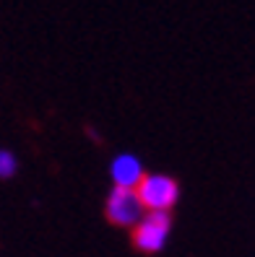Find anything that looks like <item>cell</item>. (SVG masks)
<instances>
[{"label": "cell", "mask_w": 255, "mask_h": 257, "mask_svg": "<svg viewBox=\"0 0 255 257\" xmlns=\"http://www.w3.org/2000/svg\"><path fill=\"white\" fill-rule=\"evenodd\" d=\"M136 195H138V200H141L143 208L167 213V210L177 203L180 187H177L175 179L167 177V174H148V177H143L138 182Z\"/></svg>", "instance_id": "obj_1"}, {"label": "cell", "mask_w": 255, "mask_h": 257, "mask_svg": "<svg viewBox=\"0 0 255 257\" xmlns=\"http://www.w3.org/2000/svg\"><path fill=\"white\" fill-rule=\"evenodd\" d=\"M167 234H169V213H161V210H148V216H143L136 223V234L133 241L141 252L154 254L167 244Z\"/></svg>", "instance_id": "obj_2"}, {"label": "cell", "mask_w": 255, "mask_h": 257, "mask_svg": "<svg viewBox=\"0 0 255 257\" xmlns=\"http://www.w3.org/2000/svg\"><path fill=\"white\" fill-rule=\"evenodd\" d=\"M107 218L117 226H133L143 218V205L138 200L136 190L115 187L107 200Z\"/></svg>", "instance_id": "obj_3"}, {"label": "cell", "mask_w": 255, "mask_h": 257, "mask_svg": "<svg viewBox=\"0 0 255 257\" xmlns=\"http://www.w3.org/2000/svg\"><path fill=\"white\" fill-rule=\"evenodd\" d=\"M110 172H112V182H115V187L136 190L138 182L143 179V166H141V161L133 156V154H120V156L112 161Z\"/></svg>", "instance_id": "obj_4"}, {"label": "cell", "mask_w": 255, "mask_h": 257, "mask_svg": "<svg viewBox=\"0 0 255 257\" xmlns=\"http://www.w3.org/2000/svg\"><path fill=\"white\" fill-rule=\"evenodd\" d=\"M16 169H19V161H16V156L11 154V151H0V177H13L16 174Z\"/></svg>", "instance_id": "obj_5"}]
</instances>
